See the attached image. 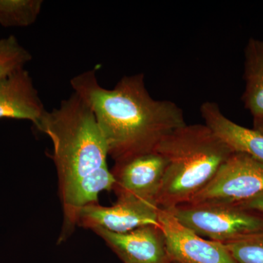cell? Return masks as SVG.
<instances>
[{
  "mask_svg": "<svg viewBox=\"0 0 263 263\" xmlns=\"http://www.w3.org/2000/svg\"><path fill=\"white\" fill-rule=\"evenodd\" d=\"M167 164L163 156L156 152L115 163L111 173L118 200H138L158 207L157 198Z\"/></svg>",
  "mask_w": 263,
  "mask_h": 263,
  "instance_id": "6",
  "label": "cell"
},
{
  "mask_svg": "<svg viewBox=\"0 0 263 263\" xmlns=\"http://www.w3.org/2000/svg\"><path fill=\"white\" fill-rule=\"evenodd\" d=\"M167 211L197 235L221 243L263 231V214L238 205L184 204Z\"/></svg>",
  "mask_w": 263,
  "mask_h": 263,
  "instance_id": "4",
  "label": "cell"
},
{
  "mask_svg": "<svg viewBox=\"0 0 263 263\" xmlns=\"http://www.w3.org/2000/svg\"><path fill=\"white\" fill-rule=\"evenodd\" d=\"M160 208L138 200H117L111 206L90 204L80 213L78 226L92 230L103 229L124 233L143 226L160 227Z\"/></svg>",
  "mask_w": 263,
  "mask_h": 263,
  "instance_id": "8",
  "label": "cell"
},
{
  "mask_svg": "<svg viewBox=\"0 0 263 263\" xmlns=\"http://www.w3.org/2000/svg\"><path fill=\"white\" fill-rule=\"evenodd\" d=\"M238 205L263 214V193Z\"/></svg>",
  "mask_w": 263,
  "mask_h": 263,
  "instance_id": "16",
  "label": "cell"
},
{
  "mask_svg": "<svg viewBox=\"0 0 263 263\" xmlns=\"http://www.w3.org/2000/svg\"><path fill=\"white\" fill-rule=\"evenodd\" d=\"M245 53V108L253 118L263 116V41L250 38Z\"/></svg>",
  "mask_w": 263,
  "mask_h": 263,
  "instance_id": "12",
  "label": "cell"
},
{
  "mask_svg": "<svg viewBox=\"0 0 263 263\" xmlns=\"http://www.w3.org/2000/svg\"><path fill=\"white\" fill-rule=\"evenodd\" d=\"M38 130L53 143L60 198L65 200L82 180L108 167V147L94 114L73 93L60 107L46 110Z\"/></svg>",
  "mask_w": 263,
  "mask_h": 263,
  "instance_id": "2",
  "label": "cell"
},
{
  "mask_svg": "<svg viewBox=\"0 0 263 263\" xmlns=\"http://www.w3.org/2000/svg\"><path fill=\"white\" fill-rule=\"evenodd\" d=\"M42 0H0V25L4 27H27L36 22Z\"/></svg>",
  "mask_w": 263,
  "mask_h": 263,
  "instance_id": "13",
  "label": "cell"
},
{
  "mask_svg": "<svg viewBox=\"0 0 263 263\" xmlns=\"http://www.w3.org/2000/svg\"><path fill=\"white\" fill-rule=\"evenodd\" d=\"M46 112L28 71L22 69L0 80V119L28 120L36 127Z\"/></svg>",
  "mask_w": 263,
  "mask_h": 263,
  "instance_id": "10",
  "label": "cell"
},
{
  "mask_svg": "<svg viewBox=\"0 0 263 263\" xmlns=\"http://www.w3.org/2000/svg\"><path fill=\"white\" fill-rule=\"evenodd\" d=\"M224 245L237 263H263V231Z\"/></svg>",
  "mask_w": 263,
  "mask_h": 263,
  "instance_id": "15",
  "label": "cell"
},
{
  "mask_svg": "<svg viewBox=\"0 0 263 263\" xmlns=\"http://www.w3.org/2000/svg\"><path fill=\"white\" fill-rule=\"evenodd\" d=\"M200 111L205 125L233 152L246 154L263 163L262 134L230 120L214 102H204Z\"/></svg>",
  "mask_w": 263,
  "mask_h": 263,
  "instance_id": "11",
  "label": "cell"
},
{
  "mask_svg": "<svg viewBox=\"0 0 263 263\" xmlns=\"http://www.w3.org/2000/svg\"><path fill=\"white\" fill-rule=\"evenodd\" d=\"M70 84L94 114L115 163L154 152L186 124L177 104L151 96L143 73L124 76L112 89L100 86L95 70L75 76Z\"/></svg>",
  "mask_w": 263,
  "mask_h": 263,
  "instance_id": "1",
  "label": "cell"
},
{
  "mask_svg": "<svg viewBox=\"0 0 263 263\" xmlns=\"http://www.w3.org/2000/svg\"><path fill=\"white\" fill-rule=\"evenodd\" d=\"M263 193V163L233 152L190 205H240Z\"/></svg>",
  "mask_w": 263,
  "mask_h": 263,
  "instance_id": "5",
  "label": "cell"
},
{
  "mask_svg": "<svg viewBox=\"0 0 263 263\" xmlns=\"http://www.w3.org/2000/svg\"><path fill=\"white\" fill-rule=\"evenodd\" d=\"M154 152L167 160L157 198V205L164 210L188 203L233 153L205 124H186L175 129Z\"/></svg>",
  "mask_w": 263,
  "mask_h": 263,
  "instance_id": "3",
  "label": "cell"
},
{
  "mask_svg": "<svg viewBox=\"0 0 263 263\" xmlns=\"http://www.w3.org/2000/svg\"><path fill=\"white\" fill-rule=\"evenodd\" d=\"M171 263H175V262H171Z\"/></svg>",
  "mask_w": 263,
  "mask_h": 263,
  "instance_id": "18",
  "label": "cell"
},
{
  "mask_svg": "<svg viewBox=\"0 0 263 263\" xmlns=\"http://www.w3.org/2000/svg\"><path fill=\"white\" fill-rule=\"evenodd\" d=\"M170 262L237 263L224 243L205 239L181 224L169 211L159 210Z\"/></svg>",
  "mask_w": 263,
  "mask_h": 263,
  "instance_id": "7",
  "label": "cell"
},
{
  "mask_svg": "<svg viewBox=\"0 0 263 263\" xmlns=\"http://www.w3.org/2000/svg\"><path fill=\"white\" fill-rule=\"evenodd\" d=\"M124 263H171L160 227L148 226L124 233L93 230Z\"/></svg>",
  "mask_w": 263,
  "mask_h": 263,
  "instance_id": "9",
  "label": "cell"
},
{
  "mask_svg": "<svg viewBox=\"0 0 263 263\" xmlns=\"http://www.w3.org/2000/svg\"><path fill=\"white\" fill-rule=\"evenodd\" d=\"M253 129L263 136V116L260 117L253 118Z\"/></svg>",
  "mask_w": 263,
  "mask_h": 263,
  "instance_id": "17",
  "label": "cell"
},
{
  "mask_svg": "<svg viewBox=\"0 0 263 263\" xmlns=\"http://www.w3.org/2000/svg\"><path fill=\"white\" fill-rule=\"evenodd\" d=\"M32 60L28 50L13 35L0 39V80L24 67Z\"/></svg>",
  "mask_w": 263,
  "mask_h": 263,
  "instance_id": "14",
  "label": "cell"
}]
</instances>
